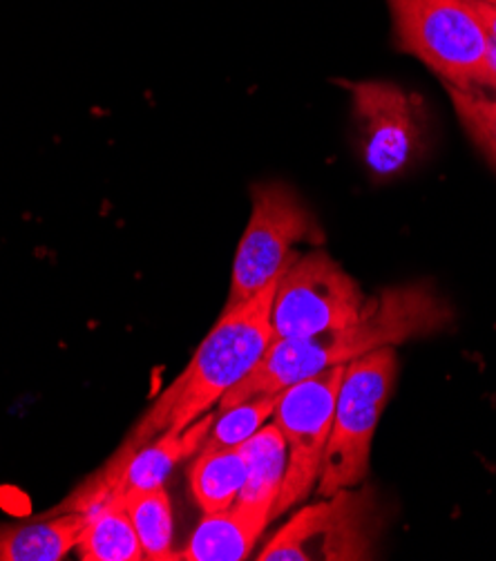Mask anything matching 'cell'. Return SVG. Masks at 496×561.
I'll return each instance as SVG.
<instances>
[{
  "instance_id": "cell-1",
  "label": "cell",
  "mask_w": 496,
  "mask_h": 561,
  "mask_svg": "<svg viewBox=\"0 0 496 561\" xmlns=\"http://www.w3.org/2000/svg\"><path fill=\"white\" fill-rule=\"evenodd\" d=\"M450 322V309L427 285L399 287L371 298L362 316L345 327L309 339L270 341L255 369L229 389L217 412L257 397L280 394L289 385L311 378L328 367L347 365L380 347L405 343Z\"/></svg>"
},
{
  "instance_id": "cell-2",
  "label": "cell",
  "mask_w": 496,
  "mask_h": 561,
  "mask_svg": "<svg viewBox=\"0 0 496 561\" xmlns=\"http://www.w3.org/2000/svg\"><path fill=\"white\" fill-rule=\"evenodd\" d=\"M278 283L280 277L251 300L224 309L191 365L154 401L122 453H135L159 432H184L255 369L273 341L270 305Z\"/></svg>"
},
{
  "instance_id": "cell-3",
  "label": "cell",
  "mask_w": 496,
  "mask_h": 561,
  "mask_svg": "<svg viewBox=\"0 0 496 561\" xmlns=\"http://www.w3.org/2000/svg\"><path fill=\"white\" fill-rule=\"evenodd\" d=\"M399 47L414 54L446 85L492 92L489 34L463 0H388Z\"/></svg>"
},
{
  "instance_id": "cell-4",
  "label": "cell",
  "mask_w": 496,
  "mask_h": 561,
  "mask_svg": "<svg viewBox=\"0 0 496 561\" xmlns=\"http://www.w3.org/2000/svg\"><path fill=\"white\" fill-rule=\"evenodd\" d=\"M394 376L396 354L392 347H380L347 363L322 461L318 485L322 499L356 488L367 477L371 438L390 401Z\"/></svg>"
},
{
  "instance_id": "cell-5",
  "label": "cell",
  "mask_w": 496,
  "mask_h": 561,
  "mask_svg": "<svg viewBox=\"0 0 496 561\" xmlns=\"http://www.w3.org/2000/svg\"><path fill=\"white\" fill-rule=\"evenodd\" d=\"M253 208L233 262L227 307H238L257 296L302 255L300 244H322L324 236L315 215L298 193L280 182L257 184L251 191Z\"/></svg>"
},
{
  "instance_id": "cell-6",
  "label": "cell",
  "mask_w": 496,
  "mask_h": 561,
  "mask_svg": "<svg viewBox=\"0 0 496 561\" xmlns=\"http://www.w3.org/2000/svg\"><path fill=\"white\" fill-rule=\"evenodd\" d=\"M345 367H328L280 391L273 423L280 427L287 443V472L280 496L275 501L273 519L302 503L320 481Z\"/></svg>"
},
{
  "instance_id": "cell-7",
  "label": "cell",
  "mask_w": 496,
  "mask_h": 561,
  "mask_svg": "<svg viewBox=\"0 0 496 561\" xmlns=\"http://www.w3.org/2000/svg\"><path fill=\"white\" fill-rule=\"evenodd\" d=\"M376 501L371 490L347 488L304 506L287 522L259 561H354L371 559L376 541Z\"/></svg>"
},
{
  "instance_id": "cell-8",
  "label": "cell",
  "mask_w": 496,
  "mask_h": 561,
  "mask_svg": "<svg viewBox=\"0 0 496 561\" xmlns=\"http://www.w3.org/2000/svg\"><path fill=\"white\" fill-rule=\"evenodd\" d=\"M367 302L356 279L324 251L300 255L275 287L273 341L309 339L345 327L362 316Z\"/></svg>"
},
{
  "instance_id": "cell-9",
  "label": "cell",
  "mask_w": 496,
  "mask_h": 561,
  "mask_svg": "<svg viewBox=\"0 0 496 561\" xmlns=\"http://www.w3.org/2000/svg\"><path fill=\"white\" fill-rule=\"evenodd\" d=\"M349 90L362 126L365 163L380 180L394 178L423 150L425 110L420 99L382 81L354 83Z\"/></svg>"
},
{
  "instance_id": "cell-10",
  "label": "cell",
  "mask_w": 496,
  "mask_h": 561,
  "mask_svg": "<svg viewBox=\"0 0 496 561\" xmlns=\"http://www.w3.org/2000/svg\"><path fill=\"white\" fill-rule=\"evenodd\" d=\"M215 416L217 412L210 410L184 432L165 430L157 440L137 447L135 453H119V457L105 468L103 481H99L96 485H103V490L117 488L122 492H126L128 488H163L175 466L193 457L204 445L215 423Z\"/></svg>"
},
{
  "instance_id": "cell-11",
  "label": "cell",
  "mask_w": 496,
  "mask_h": 561,
  "mask_svg": "<svg viewBox=\"0 0 496 561\" xmlns=\"http://www.w3.org/2000/svg\"><path fill=\"white\" fill-rule=\"evenodd\" d=\"M270 508L235 503L222 513H206L201 524L191 535L186 548L175 552L184 561H242L249 559L257 539L266 530Z\"/></svg>"
},
{
  "instance_id": "cell-12",
  "label": "cell",
  "mask_w": 496,
  "mask_h": 561,
  "mask_svg": "<svg viewBox=\"0 0 496 561\" xmlns=\"http://www.w3.org/2000/svg\"><path fill=\"white\" fill-rule=\"evenodd\" d=\"M90 522L74 546L83 561H141L146 559L137 530L124 503V492L113 490L85 511Z\"/></svg>"
},
{
  "instance_id": "cell-13",
  "label": "cell",
  "mask_w": 496,
  "mask_h": 561,
  "mask_svg": "<svg viewBox=\"0 0 496 561\" xmlns=\"http://www.w3.org/2000/svg\"><path fill=\"white\" fill-rule=\"evenodd\" d=\"M90 517L72 511L61 517L0 526V561H61L79 543Z\"/></svg>"
},
{
  "instance_id": "cell-14",
  "label": "cell",
  "mask_w": 496,
  "mask_h": 561,
  "mask_svg": "<svg viewBox=\"0 0 496 561\" xmlns=\"http://www.w3.org/2000/svg\"><path fill=\"white\" fill-rule=\"evenodd\" d=\"M240 453L249 472L238 503L273 511L287 472V443L280 427L275 423L262 425L249 440L240 445Z\"/></svg>"
},
{
  "instance_id": "cell-15",
  "label": "cell",
  "mask_w": 496,
  "mask_h": 561,
  "mask_svg": "<svg viewBox=\"0 0 496 561\" xmlns=\"http://www.w3.org/2000/svg\"><path fill=\"white\" fill-rule=\"evenodd\" d=\"M246 461L240 447H201L188 479L193 496L204 513L233 508L246 483Z\"/></svg>"
},
{
  "instance_id": "cell-16",
  "label": "cell",
  "mask_w": 496,
  "mask_h": 561,
  "mask_svg": "<svg viewBox=\"0 0 496 561\" xmlns=\"http://www.w3.org/2000/svg\"><path fill=\"white\" fill-rule=\"evenodd\" d=\"M126 511L137 530L146 559H175L173 550V506L165 488L124 492Z\"/></svg>"
},
{
  "instance_id": "cell-17",
  "label": "cell",
  "mask_w": 496,
  "mask_h": 561,
  "mask_svg": "<svg viewBox=\"0 0 496 561\" xmlns=\"http://www.w3.org/2000/svg\"><path fill=\"white\" fill-rule=\"evenodd\" d=\"M278 399H280V394L257 397V399L244 401L240 405L219 410L201 447H210V450L212 447H240L262 425H266L268 419H273Z\"/></svg>"
},
{
  "instance_id": "cell-18",
  "label": "cell",
  "mask_w": 496,
  "mask_h": 561,
  "mask_svg": "<svg viewBox=\"0 0 496 561\" xmlns=\"http://www.w3.org/2000/svg\"><path fill=\"white\" fill-rule=\"evenodd\" d=\"M448 92L461 124L496 168V96L483 92H463L450 85Z\"/></svg>"
},
{
  "instance_id": "cell-19",
  "label": "cell",
  "mask_w": 496,
  "mask_h": 561,
  "mask_svg": "<svg viewBox=\"0 0 496 561\" xmlns=\"http://www.w3.org/2000/svg\"><path fill=\"white\" fill-rule=\"evenodd\" d=\"M465 5L476 14L487 34L496 41V0H472V3Z\"/></svg>"
},
{
  "instance_id": "cell-20",
  "label": "cell",
  "mask_w": 496,
  "mask_h": 561,
  "mask_svg": "<svg viewBox=\"0 0 496 561\" xmlns=\"http://www.w3.org/2000/svg\"><path fill=\"white\" fill-rule=\"evenodd\" d=\"M463 3H472V0H463Z\"/></svg>"
}]
</instances>
